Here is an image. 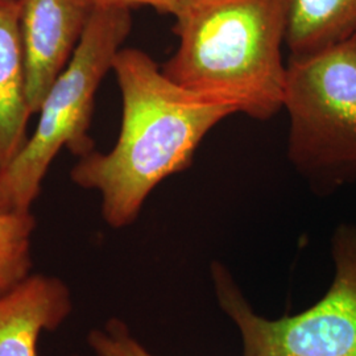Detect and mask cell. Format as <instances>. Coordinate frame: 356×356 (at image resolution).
<instances>
[{
    "label": "cell",
    "mask_w": 356,
    "mask_h": 356,
    "mask_svg": "<svg viewBox=\"0 0 356 356\" xmlns=\"http://www.w3.org/2000/svg\"><path fill=\"white\" fill-rule=\"evenodd\" d=\"M113 70L123 102L119 138L110 152L81 157L72 179L98 191L104 222L123 229L164 179L191 165L206 135L236 113L179 88L138 48H122Z\"/></svg>",
    "instance_id": "cell-1"
},
{
    "label": "cell",
    "mask_w": 356,
    "mask_h": 356,
    "mask_svg": "<svg viewBox=\"0 0 356 356\" xmlns=\"http://www.w3.org/2000/svg\"><path fill=\"white\" fill-rule=\"evenodd\" d=\"M173 16L172 82L259 122L280 113L286 0H179Z\"/></svg>",
    "instance_id": "cell-2"
},
{
    "label": "cell",
    "mask_w": 356,
    "mask_h": 356,
    "mask_svg": "<svg viewBox=\"0 0 356 356\" xmlns=\"http://www.w3.org/2000/svg\"><path fill=\"white\" fill-rule=\"evenodd\" d=\"M282 108L291 120L288 159L319 194L356 179V36L289 57Z\"/></svg>",
    "instance_id": "cell-3"
},
{
    "label": "cell",
    "mask_w": 356,
    "mask_h": 356,
    "mask_svg": "<svg viewBox=\"0 0 356 356\" xmlns=\"http://www.w3.org/2000/svg\"><path fill=\"white\" fill-rule=\"evenodd\" d=\"M132 29L131 10L95 7L70 63L38 111L40 120L24 149L1 175L16 211H31L42 181L61 148L79 157L94 152L89 127L95 95Z\"/></svg>",
    "instance_id": "cell-4"
},
{
    "label": "cell",
    "mask_w": 356,
    "mask_h": 356,
    "mask_svg": "<svg viewBox=\"0 0 356 356\" xmlns=\"http://www.w3.org/2000/svg\"><path fill=\"white\" fill-rule=\"evenodd\" d=\"M334 280L325 296L296 316L256 314L229 269L214 261L216 300L241 332L243 356H356V227L341 225L331 239Z\"/></svg>",
    "instance_id": "cell-5"
},
{
    "label": "cell",
    "mask_w": 356,
    "mask_h": 356,
    "mask_svg": "<svg viewBox=\"0 0 356 356\" xmlns=\"http://www.w3.org/2000/svg\"><path fill=\"white\" fill-rule=\"evenodd\" d=\"M95 10L94 0H20L26 97L38 114L48 91L70 63Z\"/></svg>",
    "instance_id": "cell-6"
},
{
    "label": "cell",
    "mask_w": 356,
    "mask_h": 356,
    "mask_svg": "<svg viewBox=\"0 0 356 356\" xmlns=\"http://www.w3.org/2000/svg\"><path fill=\"white\" fill-rule=\"evenodd\" d=\"M73 307V294L64 280L29 273L0 293V356H38L41 335L60 329Z\"/></svg>",
    "instance_id": "cell-7"
},
{
    "label": "cell",
    "mask_w": 356,
    "mask_h": 356,
    "mask_svg": "<svg viewBox=\"0 0 356 356\" xmlns=\"http://www.w3.org/2000/svg\"><path fill=\"white\" fill-rule=\"evenodd\" d=\"M31 115L20 0H0V173L13 164L29 140L26 124Z\"/></svg>",
    "instance_id": "cell-8"
},
{
    "label": "cell",
    "mask_w": 356,
    "mask_h": 356,
    "mask_svg": "<svg viewBox=\"0 0 356 356\" xmlns=\"http://www.w3.org/2000/svg\"><path fill=\"white\" fill-rule=\"evenodd\" d=\"M356 36V0H286L289 57L326 51Z\"/></svg>",
    "instance_id": "cell-9"
},
{
    "label": "cell",
    "mask_w": 356,
    "mask_h": 356,
    "mask_svg": "<svg viewBox=\"0 0 356 356\" xmlns=\"http://www.w3.org/2000/svg\"><path fill=\"white\" fill-rule=\"evenodd\" d=\"M36 219L31 211L0 214V293L32 273V241Z\"/></svg>",
    "instance_id": "cell-10"
},
{
    "label": "cell",
    "mask_w": 356,
    "mask_h": 356,
    "mask_svg": "<svg viewBox=\"0 0 356 356\" xmlns=\"http://www.w3.org/2000/svg\"><path fill=\"white\" fill-rule=\"evenodd\" d=\"M90 350L95 356H156L134 337L122 319H108L104 325L90 331Z\"/></svg>",
    "instance_id": "cell-11"
},
{
    "label": "cell",
    "mask_w": 356,
    "mask_h": 356,
    "mask_svg": "<svg viewBox=\"0 0 356 356\" xmlns=\"http://www.w3.org/2000/svg\"><path fill=\"white\" fill-rule=\"evenodd\" d=\"M95 7H151L157 13L164 15H175L179 0H94Z\"/></svg>",
    "instance_id": "cell-12"
},
{
    "label": "cell",
    "mask_w": 356,
    "mask_h": 356,
    "mask_svg": "<svg viewBox=\"0 0 356 356\" xmlns=\"http://www.w3.org/2000/svg\"><path fill=\"white\" fill-rule=\"evenodd\" d=\"M11 211H16L15 204H13V195L7 186L6 179L0 173V214H6V213H11Z\"/></svg>",
    "instance_id": "cell-13"
},
{
    "label": "cell",
    "mask_w": 356,
    "mask_h": 356,
    "mask_svg": "<svg viewBox=\"0 0 356 356\" xmlns=\"http://www.w3.org/2000/svg\"><path fill=\"white\" fill-rule=\"evenodd\" d=\"M66 356H79V355H66Z\"/></svg>",
    "instance_id": "cell-14"
}]
</instances>
